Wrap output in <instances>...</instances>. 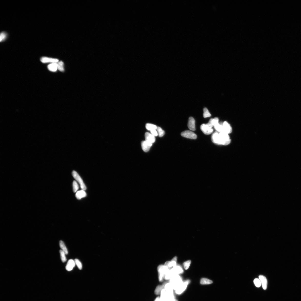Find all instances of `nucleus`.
<instances>
[{
	"mask_svg": "<svg viewBox=\"0 0 301 301\" xmlns=\"http://www.w3.org/2000/svg\"><path fill=\"white\" fill-rule=\"evenodd\" d=\"M211 140L212 142L216 144L223 145H228L231 141L229 134L217 131L212 134Z\"/></svg>",
	"mask_w": 301,
	"mask_h": 301,
	"instance_id": "nucleus-1",
	"label": "nucleus"
},
{
	"mask_svg": "<svg viewBox=\"0 0 301 301\" xmlns=\"http://www.w3.org/2000/svg\"><path fill=\"white\" fill-rule=\"evenodd\" d=\"M170 280L169 283L175 291L176 290L183 282L182 278L179 275H173Z\"/></svg>",
	"mask_w": 301,
	"mask_h": 301,
	"instance_id": "nucleus-2",
	"label": "nucleus"
},
{
	"mask_svg": "<svg viewBox=\"0 0 301 301\" xmlns=\"http://www.w3.org/2000/svg\"><path fill=\"white\" fill-rule=\"evenodd\" d=\"M72 176L79 184L81 188L83 190L85 191L86 189V187L83 180L78 173L75 171H73L72 173Z\"/></svg>",
	"mask_w": 301,
	"mask_h": 301,
	"instance_id": "nucleus-3",
	"label": "nucleus"
},
{
	"mask_svg": "<svg viewBox=\"0 0 301 301\" xmlns=\"http://www.w3.org/2000/svg\"><path fill=\"white\" fill-rule=\"evenodd\" d=\"M189 283V281L188 280L183 282L178 288L175 290L176 294L178 295L182 294L185 291Z\"/></svg>",
	"mask_w": 301,
	"mask_h": 301,
	"instance_id": "nucleus-4",
	"label": "nucleus"
},
{
	"mask_svg": "<svg viewBox=\"0 0 301 301\" xmlns=\"http://www.w3.org/2000/svg\"><path fill=\"white\" fill-rule=\"evenodd\" d=\"M181 135L183 137L191 139H194L197 138V136L196 134L190 131L187 130L183 132Z\"/></svg>",
	"mask_w": 301,
	"mask_h": 301,
	"instance_id": "nucleus-5",
	"label": "nucleus"
},
{
	"mask_svg": "<svg viewBox=\"0 0 301 301\" xmlns=\"http://www.w3.org/2000/svg\"><path fill=\"white\" fill-rule=\"evenodd\" d=\"M200 129L205 134L209 135L211 134L213 131V129L207 124H203L200 126Z\"/></svg>",
	"mask_w": 301,
	"mask_h": 301,
	"instance_id": "nucleus-6",
	"label": "nucleus"
},
{
	"mask_svg": "<svg viewBox=\"0 0 301 301\" xmlns=\"http://www.w3.org/2000/svg\"><path fill=\"white\" fill-rule=\"evenodd\" d=\"M223 130L222 132L229 134L232 132V128L229 124L227 121L222 123Z\"/></svg>",
	"mask_w": 301,
	"mask_h": 301,
	"instance_id": "nucleus-7",
	"label": "nucleus"
},
{
	"mask_svg": "<svg viewBox=\"0 0 301 301\" xmlns=\"http://www.w3.org/2000/svg\"><path fill=\"white\" fill-rule=\"evenodd\" d=\"M170 271L172 277L175 275L181 274L183 272L182 268L178 265H176V266L170 269Z\"/></svg>",
	"mask_w": 301,
	"mask_h": 301,
	"instance_id": "nucleus-8",
	"label": "nucleus"
},
{
	"mask_svg": "<svg viewBox=\"0 0 301 301\" xmlns=\"http://www.w3.org/2000/svg\"><path fill=\"white\" fill-rule=\"evenodd\" d=\"M41 62L43 63H56L58 62L59 61L57 59L53 58L47 57H42L41 59Z\"/></svg>",
	"mask_w": 301,
	"mask_h": 301,
	"instance_id": "nucleus-9",
	"label": "nucleus"
},
{
	"mask_svg": "<svg viewBox=\"0 0 301 301\" xmlns=\"http://www.w3.org/2000/svg\"><path fill=\"white\" fill-rule=\"evenodd\" d=\"M141 144L143 150L145 152H148L152 145V144L148 142L145 141L142 142Z\"/></svg>",
	"mask_w": 301,
	"mask_h": 301,
	"instance_id": "nucleus-10",
	"label": "nucleus"
},
{
	"mask_svg": "<svg viewBox=\"0 0 301 301\" xmlns=\"http://www.w3.org/2000/svg\"><path fill=\"white\" fill-rule=\"evenodd\" d=\"M188 126L191 131H194L196 130L195 121L193 117H190L189 118Z\"/></svg>",
	"mask_w": 301,
	"mask_h": 301,
	"instance_id": "nucleus-11",
	"label": "nucleus"
},
{
	"mask_svg": "<svg viewBox=\"0 0 301 301\" xmlns=\"http://www.w3.org/2000/svg\"><path fill=\"white\" fill-rule=\"evenodd\" d=\"M164 265H160L158 269L159 273V280L160 282H162L164 279L165 274L163 270Z\"/></svg>",
	"mask_w": 301,
	"mask_h": 301,
	"instance_id": "nucleus-12",
	"label": "nucleus"
},
{
	"mask_svg": "<svg viewBox=\"0 0 301 301\" xmlns=\"http://www.w3.org/2000/svg\"><path fill=\"white\" fill-rule=\"evenodd\" d=\"M145 141L152 144L155 142V137L152 134L148 132H146L145 134Z\"/></svg>",
	"mask_w": 301,
	"mask_h": 301,
	"instance_id": "nucleus-13",
	"label": "nucleus"
},
{
	"mask_svg": "<svg viewBox=\"0 0 301 301\" xmlns=\"http://www.w3.org/2000/svg\"><path fill=\"white\" fill-rule=\"evenodd\" d=\"M259 279H260L263 289L266 290L267 286V281L266 277L263 275H260L259 276Z\"/></svg>",
	"mask_w": 301,
	"mask_h": 301,
	"instance_id": "nucleus-14",
	"label": "nucleus"
},
{
	"mask_svg": "<svg viewBox=\"0 0 301 301\" xmlns=\"http://www.w3.org/2000/svg\"><path fill=\"white\" fill-rule=\"evenodd\" d=\"M75 263L74 261L72 259H70L68 261L66 267V270L68 271H71L73 268L75 266Z\"/></svg>",
	"mask_w": 301,
	"mask_h": 301,
	"instance_id": "nucleus-15",
	"label": "nucleus"
},
{
	"mask_svg": "<svg viewBox=\"0 0 301 301\" xmlns=\"http://www.w3.org/2000/svg\"><path fill=\"white\" fill-rule=\"evenodd\" d=\"M86 196V192L84 190H83L78 191L76 194V197L78 200L81 199L82 198L85 197Z\"/></svg>",
	"mask_w": 301,
	"mask_h": 301,
	"instance_id": "nucleus-16",
	"label": "nucleus"
},
{
	"mask_svg": "<svg viewBox=\"0 0 301 301\" xmlns=\"http://www.w3.org/2000/svg\"><path fill=\"white\" fill-rule=\"evenodd\" d=\"M219 122V119H218V118L216 117L213 119H210L208 122L206 124L208 126L212 128V127H214V125H215L216 123Z\"/></svg>",
	"mask_w": 301,
	"mask_h": 301,
	"instance_id": "nucleus-17",
	"label": "nucleus"
},
{
	"mask_svg": "<svg viewBox=\"0 0 301 301\" xmlns=\"http://www.w3.org/2000/svg\"><path fill=\"white\" fill-rule=\"evenodd\" d=\"M214 127L216 131L219 132H222L223 130L222 123H219V122H218L214 125Z\"/></svg>",
	"mask_w": 301,
	"mask_h": 301,
	"instance_id": "nucleus-18",
	"label": "nucleus"
},
{
	"mask_svg": "<svg viewBox=\"0 0 301 301\" xmlns=\"http://www.w3.org/2000/svg\"><path fill=\"white\" fill-rule=\"evenodd\" d=\"M160 295V298L162 301H167L168 296H167L166 291L164 288L161 291Z\"/></svg>",
	"mask_w": 301,
	"mask_h": 301,
	"instance_id": "nucleus-19",
	"label": "nucleus"
},
{
	"mask_svg": "<svg viewBox=\"0 0 301 301\" xmlns=\"http://www.w3.org/2000/svg\"><path fill=\"white\" fill-rule=\"evenodd\" d=\"M58 64L56 63H51L48 66V70L51 71L55 72L56 71L58 68Z\"/></svg>",
	"mask_w": 301,
	"mask_h": 301,
	"instance_id": "nucleus-20",
	"label": "nucleus"
},
{
	"mask_svg": "<svg viewBox=\"0 0 301 301\" xmlns=\"http://www.w3.org/2000/svg\"><path fill=\"white\" fill-rule=\"evenodd\" d=\"M213 283V282L209 279L206 278H202L201 279L200 284L202 285H209Z\"/></svg>",
	"mask_w": 301,
	"mask_h": 301,
	"instance_id": "nucleus-21",
	"label": "nucleus"
},
{
	"mask_svg": "<svg viewBox=\"0 0 301 301\" xmlns=\"http://www.w3.org/2000/svg\"><path fill=\"white\" fill-rule=\"evenodd\" d=\"M165 283L162 285L157 286L155 290V293L156 295H160L161 291L164 289Z\"/></svg>",
	"mask_w": 301,
	"mask_h": 301,
	"instance_id": "nucleus-22",
	"label": "nucleus"
},
{
	"mask_svg": "<svg viewBox=\"0 0 301 301\" xmlns=\"http://www.w3.org/2000/svg\"><path fill=\"white\" fill-rule=\"evenodd\" d=\"M60 247L62 250L65 253L66 255L68 254V251L67 249L65 244L64 242L62 241H60L59 242Z\"/></svg>",
	"mask_w": 301,
	"mask_h": 301,
	"instance_id": "nucleus-23",
	"label": "nucleus"
},
{
	"mask_svg": "<svg viewBox=\"0 0 301 301\" xmlns=\"http://www.w3.org/2000/svg\"><path fill=\"white\" fill-rule=\"evenodd\" d=\"M157 127L156 125L152 124L147 123L146 125V128L148 130L151 131L154 129H156Z\"/></svg>",
	"mask_w": 301,
	"mask_h": 301,
	"instance_id": "nucleus-24",
	"label": "nucleus"
},
{
	"mask_svg": "<svg viewBox=\"0 0 301 301\" xmlns=\"http://www.w3.org/2000/svg\"><path fill=\"white\" fill-rule=\"evenodd\" d=\"M60 253L61 257V259L62 262L63 263L65 262L67 260L66 258V254L62 250H60Z\"/></svg>",
	"mask_w": 301,
	"mask_h": 301,
	"instance_id": "nucleus-25",
	"label": "nucleus"
},
{
	"mask_svg": "<svg viewBox=\"0 0 301 301\" xmlns=\"http://www.w3.org/2000/svg\"><path fill=\"white\" fill-rule=\"evenodd\" d=\"M73 190L74 192H76L79 188L78 185L76 181H73Z\"/></svg>",
	"mask_w": 301,
	"mask_h": 301,
	"instance_id": "nucleus-26",
	"label": "nucleus"
},
{
	"mask_svg": "<svg viewBox=\"0 0 301 301\" xmlns=\"http://www.w3.org/2000/svg\"><path fill=\"white\" fill-rule=\"evenodd\" d=\"M203 117L204 118L210 117L211 116V114L209 113L208 110L206 108H204L203 109Z\"/></svg>",
	"mask_w": 301,
	"mask_h": 301,
	"instance_id": "nucleus-27",
	"label": "nucleus"
},
{
	"mask_svg": "<svg viewBox=\"0 0 301 301\" xmlns=\"http://www.w3.org/2000/svg\"><path fill=\"white\" fill-rule=\"evenodd\" d=\"M58 64V68L59 70L61 72H63L64 71V63L62 61L59 62Z\"/></svg>",
	"mask_w": 301,
	"mask_h": 301,
	"instance_id": "nucleus-28",
	"label": "nucleus"
},
{
	"mask_svg": "<svg viewBox=\"0 0 301 301\" xmlns=\"http://www.w3.org/2000/svg\"><path fill=\"white\" fill-rule=\"evenodd\" d=\"M156 130L157 132H158V135L159 137H162L165 134V131L163 130L161 127H157Z\"/></svg>",
	"mask_w": 301,
	"mask_h": 301,
	"instance_id": "nucleus-29",
	"label": "nucleus"
},
{
	"mask_svg": "<svg viewBox=\"0 0 301 301\" xmlns=\"http://www.w3.org/2000/svg\"><path fill=\"white\" fill-rule=\"evenodd\" d=\"M255 285V286L257 288H259L260 287L261 285V281L259 278H255V279L253 281Z\"/></svg>",
	"mask_w": 301,
	"mask_h": 301,
	"instance_id": "nucleus-30",
	"label": "nucleus"
},
{
	"mask_svg": "<svg viewBox=\"0 0 301 301\" xmlns=\"http://www.w3.org/2000/svg\"><path fill=\"white\" fill-rule=\"evenodd\" d=\"M191 263V261L190 260L187 261L184 263L183 265L184 269L186 270L188 269L190 266Z\"/></svg>",
	"mask_w": 301,
	"mask_h": 301,
	"instance_id": "nucleus-31",
	"label": "nucleus"
},
{
	"mask_svg": "<svg viewBox=\"0 0 301 301\" xmlns=\"http://www.w3.org/2000/svg\"><path fill=\"white\" fill-rule=\"evenodd\" d=\"M74 261L76 265L77 266L79 269L80 270H81L82 268V265L80 261L77 259H75Z\"/></svg>",
	"mask_w": 301,
	"mask_h": 301,
	"instance_id": "nucleus-32",
	"label": "nucleus"
},
{
	"mask_svg": "<svg viewBox=\"0 0 301 301\" xmlns=\"http://www.w3.org/2000/svg\"><path fill=\"white\" fill-rule=\"evenodd\" d=\"M7 37V34L6 33L2 32L1 33L0 35V42H1V41L4 40Z\"/></svg>",
	"mask_w": 301,
	"mask_h": 301,
	"instance_id": "nucleus-33",
	"label": "nucleus"
},
{
	"mask_svg": "<svg viewBox=\"0 0 301 301\" xmlns=\"http://www.w3.org/2000/svg\"><path fill=\"white\" fill-rule=\"evenodd\" d=\"M177 259V257L176 256L174 257L171 261L172 263L173 267L176 266Z\"/></svg>",
	"mask_w": 301,
	"mask_h": 301,
	"instance_id": "nucleus-34",
	"label": "nucleus"
},
{
	"mask_svg": "<svg viewBox=\"0 0 301 301\" xmlns=\"http://www.w3.org/2000/svg\"><path fill=\"white\" fill-rule=\"evenodd\" d=\"M150 132L151 134H152L154 136H157L158 135V132L156 130V129L153 130L151 131Z\"/></svg>",
	"mask_w": 301,
	"mask_h": 301,
	"instance_id": "nucleus-35",
	"label": "nucleus"
},
{
	"mask_svg": "<svg viewBox=\"0 0 301 301\" xmlns=\"http://www.w3.org/2000/svg\"><path fill=\"white\" fill-rule=\"evenodd\" d=\"M154 301H162L160 297H158Z\"/></svg>",
	"mask_w": 301,
	"mask_h": 301,
	"instance_id": "nucleus-36",
	"label": "nucleus"
},
{
	"mask_svg": "<svg viewBox=\"0 0 301 301\" xmlns=\"http://www.w3.org/2000/svg\"><path fill=\"white\" fill-rule=\"evenodd\" d=\"M175 301H178L177 300H176V299H175Z\"/></svg>",
	"mask_w": 301,
	"mask_h": 301,
	"instance_id": "nucleus-37",
	"label": "nucleus"
}]
</instances>
